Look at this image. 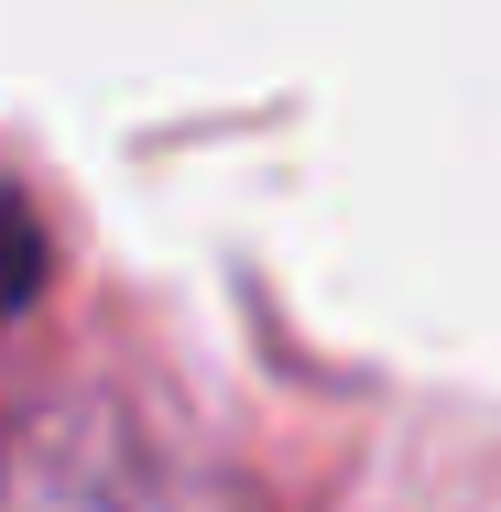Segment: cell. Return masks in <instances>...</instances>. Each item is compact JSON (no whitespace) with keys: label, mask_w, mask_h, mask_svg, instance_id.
Segmentation results:
<instances>
[{"label":"cell","mask_w":501,"mask_h":512,"mask_svg":"<svg viewBox=\"0 0 501 512\" xmlns=\"http://www.w3.org/2000/svg\"><path fill=\"white\" fill-rule=\"evenodd\" d=\"M33 284H44V229H33L22 197H0V316L33 306Z\"/></svg>","instance_id":"1"}]
</instances>
